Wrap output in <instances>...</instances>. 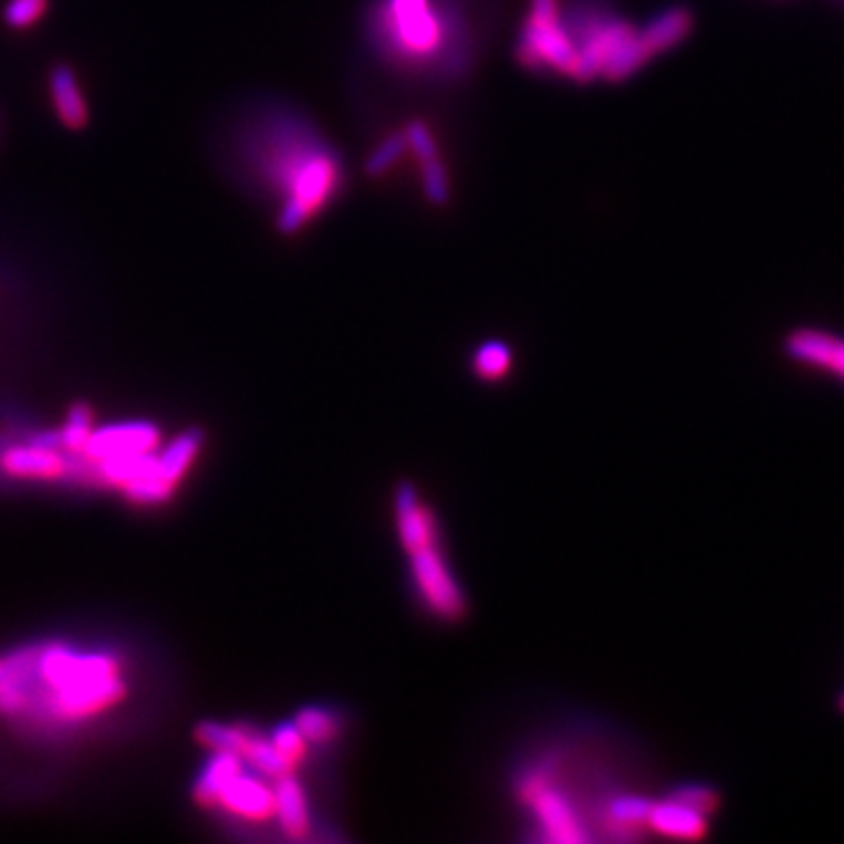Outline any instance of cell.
Segmentation results:
<instances>
[{"instance_id": "6da1fadb", "label": "cell", "mask_w": 844, "mask_h": 844, "mask_svg": "<svg viewBox=\"0 0 844 844\" xmlns=\"http://www.w3.org/2000/svg\"><path fill=\"white\" fill-rule=\"evenodd\" d=\"M216 153L230 179L270 207L286 238L322 219L345 186L341 153L305 113L278 100L232 111Z\"/></svg>"}, {"instance_id": "7a4b0ae2", "label": "cell", "mask_w": 844, "mask_h": 844, "mask_svg": "<svg viewBox=\"0 0 844 844\" xmlns=\"http://www.w3.org/2000/svg\"><path fill=\"white\" fill-rule=\"evenodd\" d=\"M127 695L121 664L64 643L27 647L0 659V716L77 728Z\"/></svg>"}, {"instance_id": "3957f363", "label": "cell", "mask_w": 844, "mask_h": 844, "mask_svg": "<svg viewBox=\"0 0 844 844\" xmlns=\"http://www.w3.org/2000/svg\"><path fill=\"white\" fill-rule=\"evenodd\" d=\"M366 29L376 52L397 69L450 75L467 64V24L450 0H376Z\"/></svg>"}, {"instance_id": "277c9868", "label": "cell", "mask_w": 844, "mask_h": 844, "mask_svg": "<svg viewBox=\"0 0 844 844\" xmlns=\"http://www.w3.org/2000/svg\"><path fill=\"white\" fill-rule=\"evenodd\" d=\"M563 27L577 54V83L624 81L653 59L643 31L598 3L573 6L563 12Z\"/></svg>"}, {"instance_id": "5b68a950", "label": "cell", "mask_w": 844, "mask_h": 844, "mask_svg": "<svg viewBox=\"0 0 844 844\" xmlns=\"http://www.w3.org/2000/svg\"><path fill=\"white\" fill-rule=\"evenodd\" d=\"M517 56L530 71H552L577 81V54L563 27L559 0H530Z\"/></svg>"}, {"instance_id": "8992f818", "label": "cell", "mask_w": 844, "mask_h": 844, "mask_svg": "<svg viewBox=\"0 0 844 844\" xmlns=\"http://www.w3.org/2000/svg\"><path fill=\"white\" fill-rule=\"evenodd\" d=\"M410 575H414L416 592L437 617L458 619L465 613L462 588L439 554L437 544L410 554Z\"/></svg>"}, {"instance_id": "52a82bcc", "label": "cell", "mask_w": 844, "mask_h": 844, "mask_svg": "<svg viewBox=\"0 0 844 844\" xmlns=\"http://www.w3.org/2000/svg\"><path fill=\"white\" fill-rule=\"evenodd\" d=\"M523 793L540 823V829L546 831L549 837L563 842L582 840L573 802L567 800V795L552 779H549L546 772H535L533 777H528V781L523 783Z\"/></svg>"}, {"instance_id": "ba28073f", "label": "cell", "mask_w": 844, "mask_h": 844, "mask_svg": "<svg viewBox=\"0 0 844 844\" xmlns=\"http://www.w3.org/2000/svg\"><path fill=\"white\" fill-rule=\"evenodd\" d=\"M160 441V431L150 423H121L94 429L92 437L81 454V458L92 465L96 460L129 454H153Z\"/></svg>"}, {"instance_id": "9c48e42d", "label": "cell", "mask_w": 844, "mask_h": 844, "mask_svg": "<svg viewBox=\"0 0 844 844\" xmlns=\"http://www.w3.org/2000/svg\"><path fill=\"white\" fill-rule=\"evenodd\" d=\"M786 355L814 371H823L829 376L844 383V338L831 331L798 329L786 336Z\"/></svg>"}, {"instance_id": "30bf717a", "label": "cell", "mask_w": 844, "mask_h": 844, "mask_svg": "<svg viewBox=\"0 0 844 844\" xmlns=\"http://www.w3.org/2000/svg\"><path fill=\"white\" fill-rule=\"evenodd\" d=\"M48 100L56 121L69 132H83L90 125V102L81 77L69 64H54L48 73Z\"/></svg>"}, {"instance_id": "8fae6325", "label": "cell", "mask_w": 844, "mask_h": 844, "mask_svg": "<svg viewBox=\"0 0 844 844\" xmlns=\"http://www.w3.org/2000/svg\"><path fill=\"white\" fill-rule=\"evenodd\" d=\"M216 807L240 816L244 821H265L274 814V789L261 779V774L240 772L223 789Z\"/></svg>"}, {"instance_id": "7c38bea8", "label": "cell", "mask_w": 844, "mask_h": 844, "mask_svg": "<svg viewBox=\"0 0 844 844\" xmlns=\"http://www.w3.org/2000/svg\"><path fill=\"white\" fill-rule=\"evenodd\" d=\"M397 530L408 554L437 544L435 517L429 514V509L420 502L418 493L410 486H402L397 493Z\"/></svg>"}, {"instance_id": "4fadbf2b", "label": "cell", "mask_w": 844, "mask_h": 844, "mask_svg": "<svg viewBox=\"0 0 844 844\" xmlns=\"http://www.w3.org/2000/svg\"><path fill=\"white\" fill-rule=\"evenodd\" d=\"M647 826L666 837L699 840L709 831V816L671 795L669 800L650 804Z\"/></svg>"}, {"instance_id": "5bb4252c", "label": "cell", "mask_w": 844, "mask_h": 844, "mask_svg": "<svg viewBox=\"0 0 844 844\" xmlns=\"http://www.w3.org/2000/svg\"><path fill=\"white\" fill-rule=\"evenodd\" d=\"M0 465H3L6 475L17 479L52 481L69 472V465H66V458L62 456V450H45V448H35L31 444L10 448L3 456V460H0Z\"/></svg>"}, {"instance_id": "9a60e30c", "label": "cell", "mask_w": 844, "mask_h": 844, "mask_svg": "<svg viewBox=\"0 0 844 844\" xmlns=\"http://www.w3.org/2000/svg\"><path fill=\"white\" fill-rule=\"evenodd\" d=\"M274 786V816L286 835L301 837L310 829V810L301 783L291 774H284Z\"/></svg>"}, {"instance_id": "2e32d148", "label": "cell", "mask_w": 844, "mask_h": 844, "mask_svg": "<svg viewBox=\"0 0 844 844\" xmlns=\"http://www.w3.org/2000/svg\"><path fill=\"white\" fill-rule=\"evenodd\" d=\"M213 756L205 764L202 774L195 781L192 795L198 800L202 807H216L223 789L228 783L238 777L244 770V760L238 753H228V751H211Z\"/></svg>"}, {"instance_id": "e0dca14e", "label": "cell", "mask_w": 844, "mask_h": 844, "mask_svg": "<svg viewBox=\"0 0 844 844\" xmlns=\"http://www.w3.org/2000/svg\"><path fill=\"white\" fill-rule=\"evenodd\" d=\"M205 435L200 429H188L184 435L176 437L163 454L158 456V467H155V477L165 481L169 488L179 486V481L186 477L192 460L198 458L202 448Z\"/></svg>"}, {"instance_id": "ac0fdd59", "label": "cell", "mask_w": 844, "mask_h": 844, "mask_svg": "<svg viewBox=\"0 0 844 844\" xmlns=\"http://www.w3.org/2000/svg\"><path fill=\"white\" fill-rule=\"evenodd\" d=\"M643 38L647 50L653 52V56L669 52L676 48L680 41H685V35L692 31V14L685 8H671L655 17L650 24L643 27Z\"/></svg>"}, {"instance_id": "d6986e66", "label": "cell", "mask_w": 844, "mask_h": 844, "mask_svg": "<svg viewBox=\"0 0 844 844\" xmlns=\"http://www.w3.org/2000/svg\"><path fill=\"white\" fill-rule=\"evenodd\" d=\"M195 737L209 751H228V753H238L242 756L244 743L249 739V732L240 725H223L216 720H202L198 728H195Z\"/></svg>"}, {"instance_id": "ffe728a7", "label": "cell", "mask_w": 844, "mask_h": 844, "mask_svg": "<svg viewBox=\"0 0 844 844\" xmlns=\"http://www.w3.org/2000/svg\"><path fill=\"white\" fill-rule=\"evenodd\" d=\"M650 804L645 798L638 795H622L607 804V823L617 831H636L640 826H647V814H650Z\"/></svg>"}, {"instance_id": "44dd1931", "label": "cell", "mask_w": 844, "mask_h": 844, "mask_svg": "<svg viewBox=\"0 0 844 844\" xmlns=\"http://www.w3.org/2000/svg\"><path fill=\"white\" fill-rule=\"evenodd\" d=\"M92 431H94L92 408L85 404H75L71 408L64 427L59 429V435H62V450H66V454L71 456H81L92 437Z\"/></svg>"}, {"instance_id": "7402d4cb", "label": "cell", "mask_w": 844, "mask_h": 844, "mask_svg": "<svg viewBox=\"0 0 844 844\" xmlns=\"http://www.w3.org/2000/svg\"><path fill=\"white\" fill-rule=\"evenodd\" d=\"M296 728L305 737L308 743H326L331 739H336L341 722L331 711L322 709V706H308L299 716H296Z\"/></svg>"}, {"instance_id": "603a6c76", "label": "cell", "mask_w": 844, "mask_h": 844, "mask_svg": "<svg viewBox=\"0 0 844 844\" xmlns=\"http://www.w3.org/2000/svg\"><path fill=\"white\" fill-rule=\"evenodd\" d=\"M475 373L483 381H500L512 368V350L502 341H488L475 352Z\"/></svg>"}, {"instance_id": "cb8c5ba5", "label": "cell", "mask_w": 844, "mask_h": 844, "mask_svg": "<svg viewBox=\"0 0 844 844\" xmlns=\"http://www.w3.org/2000/svg\"><path fill=\"white\" fill-rule=\"evenodd\" d=\"M52 6V0H6L3 12V24L12 31H27L38 27V22H43L48 10Z\"/></svg>"}, {"instance_id": "d4e9b609", "label": "cell", "mask_w": 844, "mask_h": 844, "mask_svg": "<svg viewBox=\"0 0 844 844\" xmlns=\"http://www.w3.org/2000/svg\"><path fill=\"white\" fill-rule=\"evenodd\" d=\"M406 148H408V142H406V134L404 132H397V134L387 136V139L376 150L371 153V158L366 163V171L371 176L387 171L392 165H395L402 158V153Z\"/></svg>"}, {"instance_id": "484cf974", "label": "cell", "mask_w": 844, "mask_h": 844, "mask_svg": "<svg viewBox=\"0 0 844 844\" xmlns=\"http://www.w3.org/2000/svg\"><path fill=\"white\" fill-rule=\"evenodd\" d=\"M270 741L274 743V749H278L291 764H296L305 756V749H308V741L301 734V730L296 728V722L280 725V728L274 730V734L270 737Z\"/></svg>"}, {"instance_id": "4316f807", "label": "cell", "mask_w": 844, "mask_h": 844, "mask_svg": "<svg viewBox=\"0 0 844 844\" xmlns=\"http://www.w3.org/2000/svg\"><path fill=\"white\" fill-rule=\"evenodd\" d=\"M674 798H678L685 804H690V807L699 810L706 816H711L718 810V795H716V791L709 789V786H699V783H692V786L678 789L674 793Z\"/></svg>"}, {"instance_id": "83f0119b", "label": "cell", "mask_w": 844, "mask_h": 844, "mask_svg": "<svg viewBox=\"0 0 844 844\" xmlns=\"http://www.w3.org/2000/svg\"><path fill=\"white\" fill-rule=\"evenodd\" d=\"M29 444L45 450H62V435H59V429H43L38 431V435H33Z\"/></svg>"}, {"instance_id": "f1b7e54d", "label": "cell", "mask_w": 844, "mask_h": 844, "mask_svg": "<svg viewBox=\"0 0 844 844\" xmlns=\"http://www.w3.org/2000/svg\"><path fill=\"white\" fill-rule=\"evenodd\" d=\"M3 286H6V272L3 268H0V291H3Z\"/></svg>"}]
</instances>
